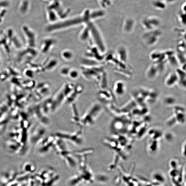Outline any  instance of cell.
I'll return each mask as SVG.
<instances>
[{
	"mask_svg": "<svg viewBox=\"0 0 186 186\" xmlns=\"http://www.w3.org/2000/svg\"><path fill=\"white\" fill-rule=\"evenodd\" d=\"M114 90L115 94L118 95L124 94L125 91V85L124 83L121 81H118L115 83Z\"/></svg>",
	"mask_w": 186,
	"mask_h": 186,
	"instance_id": "obj_12",
	"label": "cell"
},
{
	"mask_svg": "<svg viewBox=\"0 0 186 186\" xmlns=\"http://www.w3.org/2000/svg\"><path fill=\"white\" fill-rule=\"evenodd\" d=\"M178 82V78L176 72L169 74L165 80V84L169 87L174 86Z\"/></svg>",
	"mask_w": 186,
	"mask_h": 186,
	"instance_id": "obj_9",
	"label": "cell"
},
{
	"mask_svg": "<svg viewBox=\"0 0 186 186\" xmlns=\"http://www.w3.org/2000/svg\"><path fill=\"white\" fill-rule=\"evenodd\" d=\"M62 55V57L66 60H70L73 57L72 53L69 51H65L63 52Z\"/></svg>",
	"mask_w": 186,
	"mask_h": 186,
	"instance_id": "obj_17",
	"label": "cell"
},
{
	"mask_svg": "<svg viewBox=\"0 0 186 186\" xmlns=\"http://www.w3.org/2000/svg\"><path fill=\"white\" fill-rule=\"evenodd\" d=\"M104 108L99 103H93L88 108L76 124L80 128L89 127L95 124L99 117L104 111Z\"/></svg>",
	"mask_w": 186,
	"mask_h": 186,
	"instance_id": "obj_1",
	"label": "cell"
},
{
	"mask_svg": "<svg viewBox=\"0 0 186 186\" xmlns=\"http://www.w3.org/2000/svg\"><path fill=\"white\" fill-rule=\"evenodd\" d=\"M74 87L71 84H66L52 96L51 114L56 112L63 105L66 104L67 98Z\"/></svg>",
	"mask_w": 186,
	"mask_h": 186,
	"instance_id": "obj_2",
	"label": "cell"
},
{
	"mask_svg": "<svg viewBox=\"0 0 186 186\" xmlns=\"http://www.w3.org/2000/svg\"><path fill=\"white\" fill-rule=\"evenodd\" d=\"M70 71L68 68H62L61 70V73L63 75H66L68 74H69Z\"/></svg>",
	"mask_w": 186,
	"mask_h": 186,
	"instance_id": "obj_19",
	"label": "cell"
},
{
	"mask_svg": "<svg viewBox=\"0 0 186 186\" xmlns=\"http://www.w3.org/2000/svg\"><path fill=\"white\" fill-rule=\"evenodd\" d=\"M70 77L73 79H75L78 76V72L75 70H72L70 71L69 72Z\"/></svg>",
	"mask_w": 186,
	"mask_h": 186,
	"instance_id": "obj_18",
	"label": "cell"
},
{
	"mask_svg": "<svg viewBox=\"0 0 186 186\" xmlns=\"http://www.w3.org/2000/svg\"><path fill=\"white\" fill-rule=\"evenodd\" d=\"M1 17H0V22H1Z\"/></svg>",
	"mask_w": 186,
	"mask_h": 186,
	"instance_id": "obj_22",
	"label": "cell"
},
{
	"mask_svg": "<svg viewBox=\"0 0 186 186\" xmlns=\"http://www.w3.org/2000/svg\"><path fill=\"white\" fill-rule=\"evenodd\" d=\"M6 10H4V11H2L1 12V14H0V17H3L4 15L6 13Z\"/></svg>",
	"mask_w": 186,
	"mask_h": 186,
	"instance_id": "obj_21",
	"label": "cell"
},
{
	"mask_svg": "<svg viewBox=\"0 0 186 186\" xmlns=\"http://www.w3.org/2000/svg\"><path fill=\"white\" fill-rule=\"evenodd\" d=\"M135 26V22L131 19H128L126 20L124 23V31L125 32L128 33L131 32Z\"/></svg>",
	"mask_w": 186,
	"mask_h": 186,
	"instance_id": "obj_14",
	"label": "cell"
},
{
	"mask_svg": "<svg viewBox=\"0 0 186 186\" xmlns=\"http://www.w3.org/2000/svg\"><path fill=\"white\" fill-rule=\"evenodd\" d=\"M120 60L123 62H126L128 58L127 52L126 49L124 47L119 48L118 51Z\"/></svg>",
	"mask_w": 186,
	"mask_h": 186,
	"instance_id": "obj_15",
	"label": "cell"
},
{
	"mask_svg": "<svg viewBox=\"0 0 186 186\" xmlns=\"http://www.w3.org/2000/svg\"><path fill=\"white\" fill-rule=\"evenodd\" d=\"M157 65H151L147 69V76L148 78L153 79L157 76L159 72Z\"/></svg>",
	"mask_w": 186,
	"mask_h": 186,
	"instance_id": "obj_11",
	"label": "cell"
},
{
	"mask_svg": "<svg viewBox=\"0 0 186 186\" xmlns=\"http://www.w3.org/2000/svg\"><path fill=\"white\" fill-rule=\"evenodd\" d=\"M109 91L100 90L98 94V97L100 101L107 103L112 99V95Z\"/></svg>",
	"mask_w": 186,
	"mask_h": 186,
	"instance_id": "obj_10",
	"label": "cell"
},
{
	"mask_svg": "<svg viewBox=\"0 0 186 186\" xmlns=\"http://www.w3.org/2000/svg\"><path fill=\"white\" fill-rule=\"evenodd\" d=\"M71 111L72 113V117L71 120L73 123L77 124L80 118L79 114L77 109L76 105L75 103L71 104Z\"/></svg>",
	"mask_w": 186,
	"mask_h": 186,
	"instance_id": "obj_13",
	"label": "cell"
},
{
	"mask_svg": "<svg viewBox=\"0 0 186 186\" xmlns=\"http://www.w3.org/2000/svg\"><path fill=\"white\" fill-rule=\"evenodd\" d=\"M160 24V22L159 19L152 17L145 18L142 22L143 27L147 31L157 29Z\"/></svg>",
	"mask_w": 186,
	"mask_h": 186,
	"instance_id": "obj_5",
	"label": "cell"
},
{
	"mask_svg": "<svg viewBox=\"0 0 186 186\" xmlns=\"http://www.w3.org/2000/svg\"><path fill=\"white\" fill-rule=\"evenodd\" d=\"M83 91V88L81 85H77L74 87L67 99L66 104L71 105L74 103L78 99Z\"/></svg>",
	"mask_w": 186,
	"mask_h": 186,
	"instance_id": "obj_7",
	"label": "cell"
},
{
	"mask_svg": "<svg viewBox=\"0 0 186 186\" xmlns=\"http://www.w3.org/2000/svg\"><path fill=\"white\" fill-rule=\"evenodd\" d=\"M73 132H68L64 131H57L54 133L55 137L63 140L71 142L74 145L79 146L83 142L82 138V128Z\"/></svg>",
	"mask_w": 186,
	"mask_h": 186,
	"instance_id": "obj_3",
	"label": "cell"
},
{
	"mask_svg": "<svg viewBox=\"0 0 186 186\" xmlns=\"http://www.w3.org/2000/svg\"><path fill=\"white\" fill-rule=\"evenodd\" d=\"M22 31L24 32L25 37L27 40L28 43L30 46L33 47L35 46L36 42V36L34 32L30 29L27 26L22 27Z\"/></svg>",
	"mask_w": 186,
	"mask_h": 186,
	"instance_id": "obj_8",
	"label": "cell"
},
{
	"mask_svg": "<svg viewBox=\"0 0 186 186\" xmlns=\"http://www.w3.org/2000/svg\"><path fill=\"white\" fill-rule=\"evenodd\" d=\"M29 2L28 0H24L22 2L20 7V12L22 14H25L26 13L29 8Z\"/></svg>",
	"mask_w": 186,
	"mask_h": 186,
	"instance_id": "obj_16",
	"label": "cell"
},
{
	"mask_svg": "<svg viewBox=\"0 0 186 186\" xmlns=\"http://www.w3.org/2000/svg\"><path fill=\"white\" fill-rule=\"evenodd\" d=\"M89 31L91 32H90L92 34L93 39L99 48L101 50V51H105V46L99 32L98 31L96 28H95L94 26H93L90 27Z\"/></svg>",
	"mask_w": 186,
	"mask_h": 186,
	"instance_id": "obj_6",
	"label": "cell"
},
{
	"mask_svg": "<svg viewBox=\"0 0 186 186\" xmlns=\"http://www.w3.org/2000/svg\"><path fill=\"white\" fill-rule=\"evenodd\" d=\"M9 3L7 1L0 2V7H7L8 6Z\"/></svg>",
	"mask_w": 186,
	"mask_h": 186,
	"instance_id": "obj_20",
	"label": "cell"
},
{
	"mask_svg": "<svg viewBox=\"0 0 186 186\" xmlns=\"http://www.w3.org/2000/svg\"><path fill=\"white\" fill-rule=\"evenodd\" d=\"M161 36V32L157 29L148 31L143 35V41L149 46H153L159 41Z\"/></svg>",
	"mask_w": 186,
	"mask_h": 186,
	"instance_id": "obj_4",
	"label": "cell"
}]
</instances>
